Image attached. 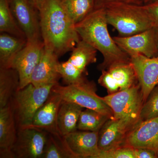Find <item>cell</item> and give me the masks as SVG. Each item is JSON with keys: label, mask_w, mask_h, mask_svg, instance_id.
<instances>
[{"label": "cell", "mask_w": 158, "mask_h": 158, "mask_svg": "<svg viewBox=\"0 0 158 158\" xmlns=\"http://www.w3.org/2000/svg\"><path fill=\"white\" fill-rule=\"evenodd\" d=\"M39 12L44 47L59 57L72 51L81 39L62 0H42Z\"/></svg>", "instance_id": "cell-1"}, {"label": "cell", "mask_w": 158, "mask_h": 158, "mask_svg": "<svg viewBox=\"0 0 158 158\" xmlns=\"http://www.w3.org/2000/svg\"><path fill=\"white\" fill-rule=\"evenodd\" d=\"M103 8L95 9L75 28L81 39L101 53L102 62L99 70L107 69L113 65L131 62V58L121 49L111 37Z\"/></svg>", "instance_id": "cell-2"}, {"label": "cell", "mask_w": 158, "mask_h": 158, "mask_svg": "<svg viewBox=\"0 0 158 158\" xmlns=\"http://www.w3.org/2000/svg\"><path fill=\"white\" fill-rule=\"evenodd\" d=\"M108 23L127 37L153 27V23L144 5L114 2L104 6Z\"/></svg>", "instance_id": "cell-3"}, {"label": "cell", "mask_w": 158, "mask_h": 158, "mask_svg": "<svg viewBox=\"0 0 158 158\" xmlns=\"http://www.w3.org/2000/svg\"><path fill=\"white\" fill-rule=\"evenodd\" d=\"M55 85L36 87L30 83L18 90L11 103L19 127H32L35 113L48 98Z\"/></svg>", "instance_id": "cell-4"}, {"label": "cell", "mask_w": 158, "mask_h": 158, "mask_svg": "<svg viewBox=\"0 0 158 158\" xmlns=\"http://www.w3.org/2000/svg\"><path fill=\"white\" fill-rule=\"evenodd\" d=\"M96 85L93 81L88 80L81 84L62 86L56 84L52 91L58 94L62 101L77 104L83 108L98 111L113 118L112 109L107 104L102 97L96 94Z\"/></svg>", "instance_id": "cell-5"}, {"label": "cell", "mask_w": 158, "mask_h": 158, "mask_svg": "<svg viewBox=\"0 0 158 158\" xmlns=\"http://www.w3.org/2000/svg\"><path fill=\"white\" fill-rule=\"evenodd\" d=\"M102 98L112 109L113 118L124 120L133 127L140 121L144 101L139 83L126 90L108 94Z\"/></svg>", "instance_id": "cell-6"}, {"label": "cell", "mask_w": 158, "mask_h": 158, "mask_svg": "<svg viewBox=\"0 0 158 158\" xmlns=\"http://www.w3.org/2000/svg\"><path fill=\"white\" fill-rule=\"evenodd\" d=\"M44 48L42 39L27 40L24 47L12 59L9 67L18 73L19 90L30 84L31 75L40 60Z\"/></svg>", "instance_id": "cell-7"}, {"label": "cell", "mask_w": 158, "mask_h": 158, "mask_svg": "<svg viewBox=\"0 0 158 158\" xmlns=\"http://www.w3.org/2000/svg\"><path fill=\"white\" fill-rule=\"evenodd\" d=\"M44 131L34 127H19L12 149L15 157L42 158L48 138Z\"/></svg>", "instance_id": "cell-8"}, {"label": "cell", "mask_w": 158, "mask_h": 158, "mask_svg": "<svg viewBox=\"0 0 158 158\" xmlns=\"http://www.w3.org/2000/svg\"><path fill=\"white\" fill-rule=\"evenodd\" d=\"M113 39L130 57L137 55L149 58L157 56L158 30L154 27L131 36H115Z\"/></svg>", "instance_id": "cell-9"}, {"label": "cell", "mask_w": 158, "mask_h": 158, "mask_svg": "<svg viewBox=\"0 0 158 158\" xmlns=\"http://www.w3.org/2000/svg\"><path fill=\"white\" fill-rule=\"evenodd\" d=\"M98 83L108 94L126 90L139 83L131 62L120 63L102 71Z\"/></svg>", "instance_id": "cell-10"}, {"label": "cell", "mask_w": 158, "mask_h": 158, "mask_svg": "<svg viewBox=\"0 0 158 158\" xmlns=\"http://www.w3.org/2000/svg\"><path fill=\"white\" fill-rule=\"evenodd\" d=\"M9 1L12 14L27 40L42 39L39 10L31 0Z\"/></svg>", "instance_id": "cell-11"}, {"label": "cell", "mask_w": 158, "mask_h": 158, "mask_svg": "<svg viewBox=\"0 0 158 158\" xmlns=\"http://www.w3.org/2000/svg\"><path fill=\"white\" fill-rule=\"evenodd\" d=\"M124 146L148 148L158 153V116L138 122L128 133Z\"/></svg>", "instance_id": "cell-12"}, {"label": "cell", "mask_w": 158, "mask_h": 158, "mask_svg": "<svg viewBox=\"0 0 158 158\" xmlns=\"http://www.w3.org/2000/svg\"><path fill=\"white\" fill-rule=\"evenodd\" d=\"M130 58L141 86L144 103L158 85V56L149 58L137 55Z\"/></svg>", "instance_id": "cell-13"}, {"label": "cell", "mask_w": 158, "mask_h": 158, "mask_svg": "<svg viewBox=\"0 0 158 158\" xmlns=\"http://www.w3.org/2000/svg\"><path fill=\"white\" fill-rule=\"evenodd\" d=\"M66 145L77 158H97L100 150L99 131H75L64 136Z\"/></svg>", "instance_id": "cell-14"}, {"label": "cell", "mask_w": 158, "mask_h": 158, "mask_svg": "<svg viewBox=\"0 0 158 158\" xmlns=\"http://www.w3.org/2000/svg\"><path fill=\"white\" fill-rule=\"evenodd\" d=\"M132 128L122 119L109 118L99 131V148L105 151L124 146L127 134Z\"/></svg>", "instance_id": "cell-15"}, {"label": "cell", "mask_w": 158, "mask_h": 158, "mask_svg": "<svg viewBox=\"0 0 158 158\" xmlns=\"http://www.w3.org/2000/svg\"><path fill=\"white\" fill-rule=\"evenodd\" d=\"M59 57L44 47L39 62L32 74L30 83L36 87L58 84L61 76L58 70Z\"/></svg>", "instance_id": "cell-16"}, {"label": "cell", "mask_w": 158, "mask_h": 158, "mask_svg": "<svg viewBox=\"0 0 158 158\" xmlns=\"http://www.w3.org/2000/svg\"><path fill=\"white\" fill-rule=\"evenodd\" d=\"M62 102L61 96L52 91L48 98L35 113L32 127L45 130L52 135H61L57 126V117Z\"/></svg>", "instance_id": "cell-17"}, {"label": "cell", "mask_w": 158, "mask_h": 158, "mask_svg": "<svg viewBox=\"0 0 158 158\" xmlns=\"http://www.w3.org/2000/svg\"><path fill=\"white\" fill-rule=\"evenodd\" d=\"M11 103L0 108V158H14L12 149L16 141V121Z\"/></svg>", "instance_id": "cell-18"}, {"label": "cell", "mask_w": 158, "mask_h": 158, "mask_svg": "<svg viewBox=\"0 0 158 158\" xmlns=\"http://www.w3.org/2000/svg\"><path fill=\"white\" fill-rule=\"evenodd\" d=\"M83 109L77 104L62 101L57 117V126L61 136L64 137L77 131L79 117Z\"/></svg>", "instance_id": "cell-19"}, {"label": "cell", "mask_w": 158, "mask_h": 158, "mask_svg": "<svg viewBox=\"0 0 158 158\" xmlns=\"http://www.w3.org/2000/svg\"><path fill=\"white\" fill-rule=\"evenodd\" d=\"M19 77L18 73L11 67H0V108L11 102L19 90Z\"/></svg>", "instance_id": "cell-20"}, {"label": "cell", "mask_w": 158, "mask_h": 158, "mask_svg": "<svg viewBox=\"0 0 158 158\" xmlns=\"http://www.w3.org/2000/svg\"><path fill=\"white\" fill-rule=\"evenodd\" d=\"M27 40L6 33L0 34V67H9L12 59L27 43Z\"/></svg>", "instance_id": "cell-21"}, {"label": "cell", "mask_w": 158, "mask_h": 158, "mask_svg": "<svg viewBox=\"0 0 158 158\" xmlns=\"http://www.w3.org/2000/svg\"><path fill=\"white\" fill-rule=\"evenodd\" d=\"M97 50L81 39L71 51L68 61L79 70L88 74L87 67L97 62Z\"/></svg>", "instance_id": "cell-22"}, {"label": "cell", "mask_w": 158, "mask_h": 158, "mask_svg": "<svg viewBox=\"0 0 158 158\" xmlns=\"http://www.w3.org/2000/svg\"><path fill=\"white\" fill-rule=\"evenodd\" d=\"M0 32L27 39L12 14L9 0H0Z\"/></svg>", "instance_id": "cell-23"}, {"label": "cell", "mask_w": 158, "mask_h": 158, "mask_svg": "<svg viewBox=\"0 0 158 158\" xmlns=\"http://www.w3.org/2000/svg\"><path fill=\"white\" fill-rule=\"evenodd\" d=\"M62 3L75 24L84 19L95 9L94 0H62Z\"/></svg>", "instance_id": "cell-24"}, {"label": "cell", "mask_w": 158, "mask_h": 158, "mask_svg": "<svg viewBox=\"0 0 158 158\" xmlns=\"http://www.w3.org/2000/svg\"><path fill=\"white\" fill-rule=\"evenodd\" d=\"M42 158H77L66 145L64 137L50 134Z\"/></svg>", "instance_id": "cell-25"}, {"label": "cell", "mask_w": 158, "mask_h": 158, "mask_svg": "<svg viewBox=\"0 0 158 158\" xmlns=\"http://www.w3.org/2000/svg\"><path fill=\"white\" fill-rule=\"evenodd\" d=\"M110 118L95 110L86 109L81 112L77 128L80 131H99Z\"/></svg>", "instance_id": "cell-26"}, {"label": "cell", "mask_w": 158, "mask_h": 158, "mask_svg": "<svg viewBox=\"0 0 158 158\" xmlns=\"http://www.w3.org/2000/svg\"><path fill=\"white\" fill-rule=\"evenodd\" d=\"M57 70L66 85L81 84L87 80L86 76L88 74L79 70L68 60L59 62L57 65Z\"/></svg>", "instance_id": "cell-27"}, {"label": "cell", "mask_w": 158, "mask_h": 158, "mask_svg": "<svg viewBox=\"0 0 158 158\" xmlns=\"http://www.w3.org/2000/svg\"><path fill=\"white\" fill-rule=\"evenodd\" d=\"M158 116V85L153 89L144 103L141 113L140 121L155 118Z\"/></svg>", "instance_id": "cell-28"}, {"label": "cell", "mask_w": 158, "mask_h": 158, "mask_svg": "<svg viewBox=\"0 0 158 158\" xmlns=\"http://www.w3.org/2000/svg\"><path fill=\"white\" fill-rule=\"evenodd\" d=\"M97 158H135L134 148L122 146L110 150L100 151Z\"/></svg>", "instance_id": "cell-29"}, {"label": "cell", "mask_w": 158, "mask_h": 158, "mask_svg": "<svg viewBox=\"0 0 158 158\" xmlns=\"http://www.w3.org/2000/svg\"><path fill=\"white\" fill-rule=\"evenodd\" d=\"M114 2H123L136 5H143L142 0H94L95 9L103 8L107 4Z\"/></svg>", "instance_id": "cell-30"}, {"label": "cell", "mask_w": 158, "mask_h": 158, "mask_svg": "<svg viewBox=\"0 0 158 158\" xmlns=\"http://www.w3.org/2000/svg\"><path fill=\"white\" fill-rule=\"evenodd\" d=\"M135 158H157L158 153L152 149L134 148Z\"/></svg>", "instance_id": "cell-31"}, {"label": "cell", "mask_w": 158, "mask_h": 158, "mask_svg": "<svg viewBox=\"0 0 158 158\" xmlns=\"http://www.w3.org/2000/svg\"><path fill=\"white\" fill-rule=\"evenodd\" d=\"M144 6L152 19L154 27L158 30V2Z\"/></svg>", "instance_id": "cell-32"}, {"label": "cell", "mask_w": 158, "mask_h": 158, "mask_svg": "<svg viewBox=\"0 0 158 158\" xmlns=\"http://www.w3.org/2000/svg\"><path fill=\"white\" fill-rule=\"evenodd\" d=\"M31 1L34 4V6L36 7V8L39 10L40 6H41L42 0H31Z\"/></svg>", "instance_id": "cell-33"}, {"label": "cell", "mask_w": 158, "mask_h": 158, "mask_svg": "<svg viewBox=\"0 0 158 158\" xmlns=\"http://www.w3.org/2000/svg\"><path fill=\"white\" fill-rule=\"evenodd\" d=\"M143 5H147L152 3L156 2L158 0H142Z\"/></svg>", "instance_id": "cell-34"}, {"label": "cell", "mask_w": 158, "mask_h": 158, "mask_svg": "<svg viewBox=\"0 0 158 158\" xmlns=\"http://www.w3.org/2000/svg\"></svg>", "instance_id": "cell-35"}]
</instances>
